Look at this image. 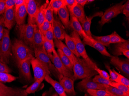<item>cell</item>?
Masks as SVG:
<instances>
[{"mask_svg": "<svg viewBox=\"0 0 129 96\" xmlns=\"http://www.w3.org/2000/svg\"><path fill=\"white\" fill-rule=\"evenodd\" d=\"M73 80L84 79L98 74L94 68L90 65L83 58L75 57L73 64Z\"/></svg>", "mask_w": 129, "mask_h": 96, "instance_id": "cell-1", "label": "cell"}, {"mask_svg": "<svg viewBox=\"0 0 129 96\" xmlns=\"http://www.w3.org/2000/svg\"><path fill=\"white\" fill-rule=\"evenodd\" d=\"M12 51L17 63L34 56V50L21 40L16 39L14 40L12 46Z\"/></svg>", "mask_w": 129, "mask_h": 96, "instance_id": "cell-2", "label": "cell"}, {"mask_svg": "<svg viewBox=\"0 0 129 96\" xmlns=\"http://www.w3.org/2000/svg\"><path fill=\"white\" fill-rule=\"evenodd\" d=\"M12 46L9 31L4 29L3 36L0 40V62L6 64L9 63L12 56Z\"/></svg>", "mask_w": 129, "mask_h": 96, "instance_id": "cell-3", "label": "cell"}, {"mask_svg": "<svg viewBox=\"0 0 129 96\" xmlns=\"http://www.w3.org/2000/svg\"><path fill=\"white\" fill-rule=\"evenodd\" d=\"M37 27L35 24L31 23L24 24L18 26V27L20 39L26 44L31 48L35 31Z\"/></svg>", "mask_w": 129, "mask_h": 96, "instance_id": "cell-4", "label": "cell"}, {"mask_svg": "<svg viewBox=\"0 0 129 96\" xmlns=\"http://www.w3.org/2000/svg\"><path fill=\"white\" fill-rule=\"evenodd\" d=\"M34 51L35 58L45 64L47 67L50 73L53 74L56 78H58L60 73L58 72L54 65L52 63L44 47L41 49H35Z\"/></svg>", "mask_w": 129, "mask_h": 96, "instance_id": "cell-5", "label": "cell"}, {"mask_svg": "<svg viewBox=\"0 0 129 96\" xmlns=\"http://www.w3.org/2000/svg\"><path fill=\"white\" fill-rule=\"evenodd\" d=\"M124 1H122L105 11L101 16V20L99 22L101 26H103L106 23H108L112 19L122 13L124 6Z\"/></svg>", "mask_w": 129, "mask_h": 96, "instance_id": "cell-6", "label": "cell"}, {"mask_svg": "<svg viewBox=\"0 0 129 96\" xmlns=\"http://www.w3.org/2000/svg\"><path fill=\"white\" fill-rule=\"evenodd\" d=\"M71 37L74 42L76 50L78 54L80 56L82 57L83 59L85 60V61L93 67L94 68L95 66H97L88 55L84 45L80 39V37L78 34L74 31L72 33Z\"/></svg>", "mask_w": 129, "mask_h": 96, "instance_id": "cell-7", "label": "cell"}, {"mask_svg": "<svg viewBox=\"0 0 129 96\" xmlns=\"http://www.w3.org/2000/svg\"><path fill=\"white\" fill-rule=\"evenodd\" d=\"M33 71L35 81L42 78H45L47 75H50L51 73L46 66L34 57L31 62Z\"/></svg>", "mask_w": 129, "mask_h": 96, "instance_id": "cell-8", "label": "cell"}, {"mask_svg": "<svg viewBox=\"0 0 129 96\" xmlns=\"http://www.w3.org/2000/svg\"><path fill=\"white\" fill-rule=\"evenodd\" d=\"M52 53V55L49 58L58 72L61 75L64 76H67L73 80V73L70 71L64 66L60 59L55 49L53 50Z\"/></svg>", "mask_w": 129, "mask_h": 96, "instance_id": "cell-9", "label": "cell"}, {"mask_svg": "<svg viewBox=\"0 0 129 96\" xmlns=\"http://www.w3.org/2000/svg\"><path fill=\"white\" fill-rule=\"evenodd\" d=\"M108 86L94 82L91 77L85 78L77 84V88L82 91H86L88 89H103L106 90Z\"/></svg>", "mask_w": 129, "mask_h": 96, "instance_id": "cell-10", "label": "cell"}, {"mask_svg": "<svg viewBox=\"0 0 129 96\" xmlns=\"http://www.w3.org/2000/svg\"><path fill=\"white\" fill-rule=\"evenodd\" d=\"M24 4L29 16L28 23L36 24V17L40 8L37 3L34 0H25Z\"/></svg>", "mask_w": 129, "mask_h": 96, "instance_id": "cell-11", "label": "cell"}, {"mask_svg": "<svg viewBox=\"0 0 129 96\" xmlns=\"http://www.w3.org/2000/svg\"><path fill=\"white\" fill-rule=\"evenodd\" d=\"M26 90L9 87L0 82V96H27Z\"/></svg>", "mask_w": 129, "mask_h": 96, "instance_id": "cell-12", "label": "cell"}, {"mask_svg": "<svg viewBox=\"0 0 129 96\" xmlns=\"http://www.w3.org/2000/svg\"><path fill=\"white\" fill-rule=\"evenodd\" d=\"M58 79L66 94L69 96H76V92L74 87V81L60 74L58 76Z\"/></svg>", "mask_w": 129, "mask_h": 96, "instance_id": "cell-13", "label": "cell"}, {"mask_svg": "<svg viewBox=\"0 0 129 96\" xmlns=\"http://www.w3.org/2000/svg\"><path fill=\"white\" fill-rule=\"evenodd\" d=\"M34 57V56H31L24 61L17 63V66L22 75L28 81H31L32 80L30 66L32 60Z\"/></svg>", "mask_w": 129, "mask_h": 96, "instance_id": "cell-14", "label": "cell"}, {"mask_svg": "<svg viewBox=\"0 0 129 96\" xmlns=\"http://www.w3.org/2000/svg\"><path fill=\"white\" fill-rule=\"evenodd\" d=\"M110 62L111 64L114 66L126 75L128 77L129 76V59L121 60L118 56H112L111 57Z\"/></svg>", "mask_w": 129, "mask_h": 96, "instance_id": "cell-15", "label": "cell"}, {"mask_svg": "<svg viewBox=\"0 0 129 96\" xmlns=\"http://www.w3.org/2000/svg\"><path fill=\"white\" fill-rule=\"evenodd\" d=\"M69 26L71 28L74 30V31L78 34L81 38L87 40H92L90 39L86 35L84 31L80 22L73 15H70Z\"/></svg>", "mask_w": 129, "mask_h": 96, "instance_id": "cell-16", "label": "cell"}, {"mask_svg": "<svg viewBox=\"0 0 129 96\" xmlns=\"http://www.w3.org/2000/svg\"><path fill=\"white\" fill-rule=\"evenodd\" d=\"M4 26L9 31L11 29L15 24V8L14 7L6 10L4 13Z\"/></svg>", "mask_w": 129, "mask_h": 96, "instance_id": "cell-17", "label": "cell"}, {"mask_svg": "<svg viewBox=\"0 0 129 96\" xmlns=\"http://www.w3.org/2000/svg\"><path fill=\"white\" fill-rule=\"evenodd\" d=\"M54 39L63 40L64 39V27L60 20L56 17L54 18L53 26Z\"/></svg>", "mask_w": 129, "mask_h": 96, "instance_id": "cell-18", "label": "cell"}, {"mask_svg": "<svg viewBox=\"0 0 129 96\" xmlns=\"http://www.w3.org/2000/svg\"><path fill=\"white\" fill-rule=\"evenodd\" d=\"M83 41L85 44L94 48L103 55L110 58L112 57V55H111L110 53L108 52L105 46L99 43L93 39L92 40H87L85 39H83Z\"/></svg>", "mask_w": 129, "mask_h": 96, "instance_id": "cell-19", "label": "cell"}, {"mask_svg": "<svg viewBox=\"0 0 129 96\" xmlns=\"http://www.w3.org/2000/svg\"><path fill=\"white\" fill-rule=\"evenodd\" d=\"M54 43L55 47V46L58 49L61 50L64 54L69 58L70 62L73 65L74 60L76 57L72 53V52L70 50L67 45L64 44L61 40L57 39H54Z\"/></svg>", "mask_w": 129, "mask_h": 96, "instance_id": "cell-20", "label": "cell"}, {"mask_svg": "<svg viewBox=\"0 0 129 96\" xmlns=\"http://www.w3.org/2000/svg\"><path fill=\"white\" fill-rule=\"evenodd\" d=\"M103 13V12H99L95 13L92 16L89 17L86 16L85 21L82 25V27L84 30V31L88 37L91 39H93L92 37V34L90 32V26L92 23V20L94 17H96L102 16Z\"/></svg>", "mask_w": 129, "mask_h": 96, "instance_id": "cell-21", "label": "cell"}, {"mask_svg": "<svg viewBox=\"0 0 129 96\" xmlns=\"http://www.w3.org/2000/svg\"><path fill=\"white\" fill-rule=\"evenodd\" d=\"M58 14L64 28L69 29V12L67 7L64 6L61 8L58 11Z\"/></svg>", "mask_w": 129, "mask_h": 96, "instance_id": "cell-22", "label": "cell"}, {"mask_svg": "<svg viewBox=\"0 0 129 96\" xmlns=\"http://www.w3.org/2000/svg\"><path fill=\"white\" fill-rule=\"evenodd\" d=\"M27 14V12L24 4L15 11V21L17 25L20 26L24 24Z\"/></svg>", "mask_w": 129, "mask_h": 96, "instance_id": "cell-23", "label": "cell"}, {"mask_svg": "<svg viewBox=\"0 0 129 96\" xmlns=\"http://www.w3.org/2000/svg\"><path fill=\"white\" fill-rule=\"evenodd\" d=\"M44 80L53 87L59 96H67L59 82L52 79L50 75L46 76Z\"/></svg>", "mask_w": 129, "mask_h": 96, "instance_id": "cell-24", "label": "cell"}, {"mask_svg": "<svg viewBox=\"0 0 129 96\" xmlns=\"http://www.w3.org/2000/svg\"><path fill=\"white\" fill-rule=\"evenodd\" d=\"M70 15H73L79 21L81 24H82L86 19L84 8L79 4H77L73 8Z\"/></svg>", "mask_w": 129, "mask_h": 96, "instance_id": "cell-25", "label": "cell"}, {"mask_svg": "<svg viewBox=\"0 0 129 96\" xmlns=\"http://www.w3.org/2000/svg\"><path fill=\"white\" fill-rule=\"evenodd\" d=\"M44 47L43 42L42 34L38 27L35 31L33 40L32 48L35 49H41Z\"/></svg>", "mask_w": 129, "mask_h": 96, "instance_id": "cell-26", "label": "cell"}, {"mask_svg": "<svg viewBox=\"0 0 129 96\" xmlns=\"http://www.w3.org/2000/svg\"><path fill=\"white\" fill-rule=\"evenodd\" d=\"M45 3L41 6L39 8L36 18V24L38 28L40 27L43 22L45 21V11L46 9L49 4L48 1Z\"/></svg>", "mask_w": 129, "mask_h": 96, "instance_id": "cell-27", "label": "cell"}, {"mask_svg": "<svg viewBox=\"0 0 129 96\" xmlns=\"http://www.w3.org/2000/svg\"><path fill=\"white\" fill-rule=\"evenodd\" d=\"M57 53L61 62L64 65V66L70 71L73 73V65L70 62L69 58L66 55H65L62 51L60 49H58Z\"/></svg>", "mask_w": 129, "mask_h": 96, "instance_id": "cell-28", "label": "cell"}, {"mask_svg": "<svg viewBox=\"0 0 129 96\" xmlns=\"http://www.w3.org/2000/svg\"><path fill=\"white\" fill-rule=\"evenodd\" d=\"M64 36H65L64 39L66 40V43L67 47L77 57L80 58V56L76 50L75 44L72 37L68 35L66 32L64 34Z\"/></svg>", "mask_w": 129, "mask_h": 96, "instance_id": "cell-29", "label": "cell"}, {"mask_svg": "<svg viewBox=\"0 0 129 96\" xmlns=\"http://www.w3.org/2000/svg\"><path fill=\"white\" fill-rule=\"evenodd\" d=\"M123 49L129 50V40H127L124 42L117 43L115 45V49L114 51L113 54L115 56L122 55V51Z\"/></svg>", "mask_w": 129, "mask_h": 96, "instance_id": "cell-30", "label": "cell"}, {"mask_svg": "<svg viewBox=\"0 0 129 96\" xmlns=\"http://www.w3.org/2000/svg\"><path fill=\"white\" fill-rule=\"evenodd\" d=\"M42 37L43 42V45L45 50L47 53L48 57H50L52 55L53 52L55 50V45L53 44L50 41L47 40L45 38L44 35L43 34H42Z\"/></svg>", "mask_w": 129, "mask_h": 96, "instance_id": "cell-31", "label": "cell"}, {"mask_svg": "<svg viewBox=\"0 0 129 96\" xmlns=\"http://www.w3.org/2000/svg\"><path fill=\"white\" fill-rule=\"evenodd\" d=\"M50 5L53 10V13L56 15L58 14V12L64 5L63 0H51L50 2Z\"/></svg>", "mask_w": 129, "mask_h": 96, "instance_id": "cell-32", "label": "cell"}, {"mask_svg": "<svg viewBox=\"0 0 129 96\" xmlns=\"http://www.w3.org/2000/svg\"><path fill=\"white\" fill-rule=\"evenodd\" d=\"M45 79L44 78L35 81V82L33 83L30 86L27 88L26 89V92L27 94L34 93H35L40 87V85L42 83L43 80Z\"/></svg>", "mask_w": 129, "mask_h": 96, "instance_id": "cell-33", "label": "cell"}, {"mask_svg": "<svg viewBox=\"0 0 129 96\" xmlns=\"http://www.w3.org/2000/svg\"><path fill=\"white\" fill-rule=\"evenodd\" d=\"M111 34L104 36H96L93 35V39L104 46L108 47L110 45V39Z\"/></svg>", "mask_w": 129, "mask_h": 96, "instance_id": "cell-34", "label": "cell"}, {"mask_svg": "<svg viewBox=\"0 0 129 96\" xmlns=\"http://www.w3.org/2000/svg\"><path fill=\"white\" fill-rule=\"evenodd\" d=\"M45 20L47 21H48L51 23L52 26H53L54 21L53 11L51 7L50 2L49 4L48 5L45 11Z\"/></svg>", "mask_w": 129, "mask_h": 96, "instance_id": "cell-35", "label": "cell"}, {"mask_svg": "<svg viewBox=\"0 0 129 96\" xmlns=\"http://www.w3.org/2000/svg\"><path fill=\"white\" fill-rule=\"evenodd\" d=\"M18 77L11 75L9 73L0 72V82H11L17 79Z\"/></svg>", "mask_w": 129, "mask_h": 96, "instance_id": "cell-36", "label": "cell"}, {"mask_svg": "<svg viewBox=\"0 0 129 96\" xmlns=\"http://www.w3.org/2000/svg\"><path fill=\"white\" fill-rule=\"evenodd\" d=\"M86 91L91 96H109L107 91L103 89H88Z\"/></svg>", "mask_w": 129, "mask_h": 96, "instance_id": "cell-37", "label": "cell"}, {"mask_svg": "<svg viewBox=\"0 0 129 96\" xmlns=\"http://www.w3.org/2000/svg\"><path fill=\"white\" fill-rule=\"evenodd\" d=\"M126 40L121 37L116 32H114L111 34L110 39V44H117V43L124 42L127 41Z\"/></svg>", "mask_w": 129, "mask_h": 96, "instance_id": "cell-38", "label": "cell"}, {"mask_svg": "<svg viewBox=\"0 0 129 96\" xmlns=\"http://www.w3.org/2000/svg\"><path fill=\"white\" fill-rule=\"evenodd\" d=\"M106 91L107 92L111 93L112 94H115V95H119L120 96H129V94L125 93L124 92L119 90V89L117 88L111 86H108Z\"/></svg>", "mask_w": 129, "mask_h": 96, "instance_id": "cell-39", "label": "cell"}, {"mask_svg": "<svg viewBox=\"0 0 129 96\" xmlns=\"http://www.w3.org/2000/svg\"><path fill=\"white\" fill-rule=\"evenodd\" d=\"M110 86L117 88L119 89V90L125 93L129 94V87H127V86L117 82H114V81L111 82V83Z\"/></svg>", "mask_w": 129, "mask_h": 96, "instance_id": "cell-40", "label": "cell"}, {"mask_svg": "<svg viewBox=\"0 0 129 96\" xmlns=\"http://www.w3.org/2000/svg\"><path fill=\"white\" fill-rule=\"evenodd\" d=\"M92 80L95 83H99L102 84L103 85H107L110 86L111 83L112 81L110 80H108L105 79L104 78L101 77V76L96 75L92 79Z\"/></svg>", "mask_w": 129, "mask_h": 96, "instance_id": "cell-41", "label": "cell"}, {"mask_svg": "<svg viewBox=\"0 0 129 96\" xmlns=\"http://www.w3.org/2000/svg\"><path fill=\"white\" fill-rule=\"evenodd\" d=\"M45 38L47 40L50 41L54 45V32H53V26H52L50 29H49L48 31L46 32L45 34L43 35Z\"/></svg>", "mask_w": 129, "mask_h": 96, "instance_id": "cell-42", "label": "cell"}, {"mask_svg": "<svg viewBox=\"0 0 129 96\" xmlns=\"http://www.w3.org/2000/svg\"><path fill=\"white\" fill-rule=\"evenodd\" d=\"M114 72L118 76V80L117 83L121 84L122 85L127 86L129 87V79H127L126 77L122 76V75L116 71L114 69Z\"/></svg>", "mask_w": 129, "mask_h": 96, "instance_id": "cell-43", "label": "cell"}, {"mask_svg": "<svg viewBox=\"0 0 129 96\" xmlns=\"http://www.w3.org/2000/svg\"><path fill=\"white\" fill-rule=\"evenodd\" d=\"M105 67L109 72L110 80L111 81L117 82L118 80V76L115 73L114 70V69L111 70L109 65H107V64H105Z\"/></svg>", "mask_w": 129, "mask_h": 96, "instance_id": "cell-44", "label": "cell"}, {"mask_svg": "<svg viewBox=\"0 0 129 96\" xmlns=\"http://www.w3.org/2000/svg\"><path fill=\"white\" fill-rule=\"evenodd\" d=\"M52 26L51 23L45 20L39 29L42 34L44 35L46 32L51 28Z\"/></svg>", "mask_w": 129, "mask_h": 96, "instance_id": "cell-45", "label": "cell"}, {"mask_svg": "<svg viewBox=\"0 0 129 96\" xmlns=\"http://www.w3.org/2000/svg\"><path fill=\"white\" fill-rule=\"evenodd\" d=\"M94 70L97 71L98 74H99V75L101 76V77L104 78L105 79H107V80H110V76H109V74L106 71L101 70L97 66H95Z\"/></svg>", "mask_w": 129, "mask_h": 96, "instance_id": "cell-46", "label": "cell"}, {"mask_svg": "<svg viewBox=\"0 0 129 96\" xmlns=\"http://www.w3.org/2000/svg\"><path fill=\"white\" fill-rule=\"evenodd\" d=\"M0 72L9 73L11 72V70L7 64H4L0 62Z\"/></svg>", "mask_w": 129, "mask_h": 96, "instance_id": "cell-47", "label": "cell"}, {"mask_svg": "<svg viewBox=\"0 0 129 96\" xmlns=\"http://www.w3.org/2000/svg\"><path fill=\"white\" fill-rule=\"evenodd\" d=\"M16 0H5V11L15 6Z\"/></svg>", "mask_w": 129, "mask_h": 96, "instance_id": "cell-48", "label": "cell"}, {"mask_svg": "<svg viewBox=\"0 0 129 96\" xmlns=\"http://www.w3.org/2000/svg\"><path fill=\"white\" fill-rule=\"evenodd\" d=\"M123 14L125 15L127 18L129 17V1L128 0L125 4L122 11Z\"/></svg>", "mask_w": 129, "mask_h": 96, "instance_id": "cell-49", "label": "cell"}, {"mask_svg": "<svg viewBox=\"0 0 129 96\" xmlns=\"http://www.w3.org/2000/svg\"><path fill=\"white\" fill-rule=\"evenodd\" d=\"M25 1V0H16V4L14 6L15 11H16L21 6L24 4Z\"/></svg>", "mask_w": 129, "mask_h": 96, "instance_id": "cell-50", "label": "cell"}, {"mask_svg": "<svg viewBox=\"0 0 129 96\" xmlns=\"http://www.w3.org/2000/svg\"><path fill=\"white\" fill-rule=\"evenodd\" d=\"M5 11V0H0V15Z\"/></svg>", "mask_w": 129, "mask_h": 96, "instance_id": "cell-51", "label": "cell"}, {"mask_svg": "<svg viewBox=\"0 0 129 96\" xmlns=\"http://www.w3.org/2000/svg\"><path fill=\"white\" fill-rule=\"evenodd\" d=\"M4 17L0 16V33L4 31Z\"/></svg>", "mask_w": 129, "mask_h": 96, "instance_id": "cell-52", "label": "cell"}, {"mask_svg": "<svg viewBox=\"0 0 129 96\" xmlns=\"http://www.w3.org/2000/svg\"><path fill=\"white\" fill-rule=\"evenodd\" d=\"M76 1L77 4H79L84 8L87 3V0H76Z\"/></svg>", "mask_w": 129, "mask_h": 96, "instance_id": "cell-53", "label": "cell"}, {"mask_svg": "<svg viewBox=\"0 0 129 96\" xmlns=\"http://www.w3.org/2000/svg\"><path fill=\"white\" fill-rule=\"evenodd\" d=\"M122 54L125 56L127 59L129 58V50L123 49L122 51Z\"/></svg>", "mask_w": 129, "mask_h": 96, "instance_id": "cell-54", "label": "cell"}, {"mask_svg": "<svg viewBox=\"0 0 129 96\" xmlns=\"http://www.w3.org/2000/svg\"><path fill=\"white\" fill-rule=\"evenodd\" d=\"M4 32V31H2V32L0 33V40H1L2 37L3 36Z\"/></svg>", "mask_w": 129, "mask_h": 96, "instance_id": "cell-55", "label": "cell"}, {"mask_svg": "<svg viewBox=\"0 0 129 96\" xmlns=\"http://www.w3.org/2000/svg\"><path fill=\"white\" fill-rule=\"evenodd\" d=\"M94 1H93V0H87V2L86 4H89L92 3V2H93Z\"/></svg>", "mask_w": 129, "mask_h": 96, "instance_id": "cell-56", "label": "cell"}, {"mask_svg": "<svg viewBox=\"0 0 129 96\" xmlns=\"http://www.w3.org/2000/svg\"><path fill=\"white\" fill-rule=\"evenodd\" d=\"M109 94V96H120L119 95H115V94H112L111 93H108Z\"/></svg>", "mask_w": 129, "mask_h": 96, "instance_id": "cell-57", "label": "cell"}, {"mask_svg": "<svg viewBox=\"0 0 129 96\" xmlns=\"http://www.w3.org/2000/svg\"><path fill=\"white\" fill-rule=\"evenodd\" d=\"M51 96H59V95H58V94L57 93H56L52 94Z\"/></svg>", "mask_w": 129, "mask_h": 96, "instance_id": "cell-58", "label": "cell"}, {"mask_svg": "<svg viewBox=\"0 0 129 96\" xmlns=\"http://www.w3.org/2000/svg\"><path fill=\"white\" fill-rule=\"evenodd\" d=\"M84 96H88L87 95V94H85Z\"/></svg>", "mask_w": 129, "mask_h": 96, "instance_id": "cell-59", "label": "cell"}]
</instances>
